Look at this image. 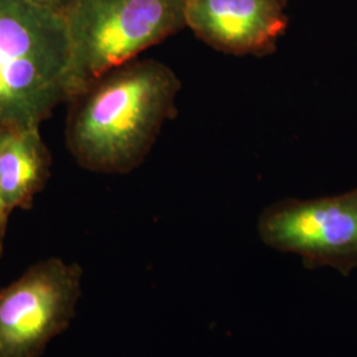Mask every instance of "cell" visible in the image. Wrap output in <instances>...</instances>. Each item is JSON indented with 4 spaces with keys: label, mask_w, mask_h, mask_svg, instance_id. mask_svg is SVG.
<instances>
[{
    "label": "cell",
    "mask_w": 357,
    "mask_h": 357,
    "mask_svg": "<svg viewBox=\"0 0 357 357\" xmlns=\"http://www.w3.org/2000/svg\"><path fill=\"white\" fill-rule=\"evenodd\" d=\"M181 82L156 60H132L69 102L66 143L82 168L125 175L141 166L167 121L178 114Z\"/></svg>",
    "instance_id": "cell-1"
},
{
    "label": "cell",
    "mask_w": 357,
    "mask_h": 357,
    "mask_svg": "<svg viewBox=\"0 0 357 357\" xmlns=\"http://www.w3.org/2000/svg\"><path fill=\"white\" fill-rule=\"evenodd\" d=\"M72 51L64 15L0 0V128H40L70 97Z\"/></svg>",
    "instance_id": "cell-2"
},
{
    "label": "cell",
    "mask_w": 357,
    "mask_h": 357,
    "mask_svg": "<svg viewBox=\"0 0 357 357\" xmlns=\"http://www.w3.org/2000/svg\"><path fill=\"white\" fill-rule=\"evenodd\" d=\"M70 97L185 26L184 0H76L65 15Z\"/></svg>",
    "instance_id": "cell-3"
},
{
    "label": "cell",
    "mask_w": 357,
    "mask_h": 357,
    "mask_svg": "<svg viewBox=\"0 0 357 357\" xmlns=\"http://www.w3.org/2000/svg\"><path fill=\"white\" fill-rule=\"evenodd\" d=\"M257 233L268 248L298 255L308 270L330 268L343 277L357 268V187L317 199H282L266 206Z\"/></svg>",
    "instance_id": "cell-4"
},
{
    "label": "cell",
    "mask_w": 357,
    "mask_h": 357,
    "mask_svg": "<svg viewBox=\"0 0 357 357\" xmlns=\"http://www.w3.org/2000/svg\"><path fill=\"white\" fill-rule=\"evenodd\" d=\"M81 280L77 264L50 258L0 289V357L40 356L75 318Z\"/></svg>",
    "instance_id": "cell-5"
},
{
    "label": "cell",
    "mask_w": 357,
    "mask_h": 357,
    "mask_svg": "<svg viewBox=\"0 0 357 357\" xmlns=\"http://www.w3.org/2000/svg\"><path fill=\"white\" fill-rule=\"evenodd\" d=\"M290 0H184L185 26L212 50L266 57L289 28Z\"/></svg>",
    "instance_id": "cell-6"
},
{
    "label": "cell",
    "mask_w": 357,
    "mask_h": 357,
    "mask_svg": "<svg viewBox=\"0 0 357 357\" xmlns=\"http://www.w3.org/2000/svg\"><path fill=\"white\" fill-rule=\"evenodd\" d=\"M40 128H1L0 199L8 213L32 204L50 174V153Z\"/></svg>",
    "instance_id": "cell-7"
},
{
    "label": "cell",
    "mask_w": 357,
    "mask_h": 357,
    "mask_svg": "<svg viewBox=\"0 0 357 357\" xmlns=\"http://www.w3.org/2000/svg\"><path fill=\"white\" fill-rule=\"evenodd\" d=\"M26 1H31L38 7L51 10L53 13H60L65 16L66 13H69V10L72 8V6L75 4L76 0H26Z\"/></svg>",
    "instance_id": "cell-8"
},
{
    "label": "cell",
    "mask_w": 357,
    "mask_h": 357,
    "mask_svg": "<svg viewBox=\"0 0 357 357\" xmlns=\"http://www.w3.org/2000/svg\"><path fill=\"white\" fill-rule=\"evenodd\" d=\"M0 134H1V128H0ZM8 217H10V213H8V211L6 209V206H4L1 199H0V228L4 230V231H6V228H7Z\"/></svg>",
    "instance_id": "cell-9"
},
{
    "label": "cell",
    "mask_w": 357,
    "mask_h": 357,
    "mask_svg": "<svg viewBox=\"0 0 357 357\" xmlns=\"http://www.w3.org/2000/svg\"><path fill=\"white\" fill-rule=\"evenodd\" d=\"M3 236H4V230L0 228V257H1V252H3V245H1V240H3Z\"/></svg>",
    "instance_id": "cell-10"
}]
</instances>
